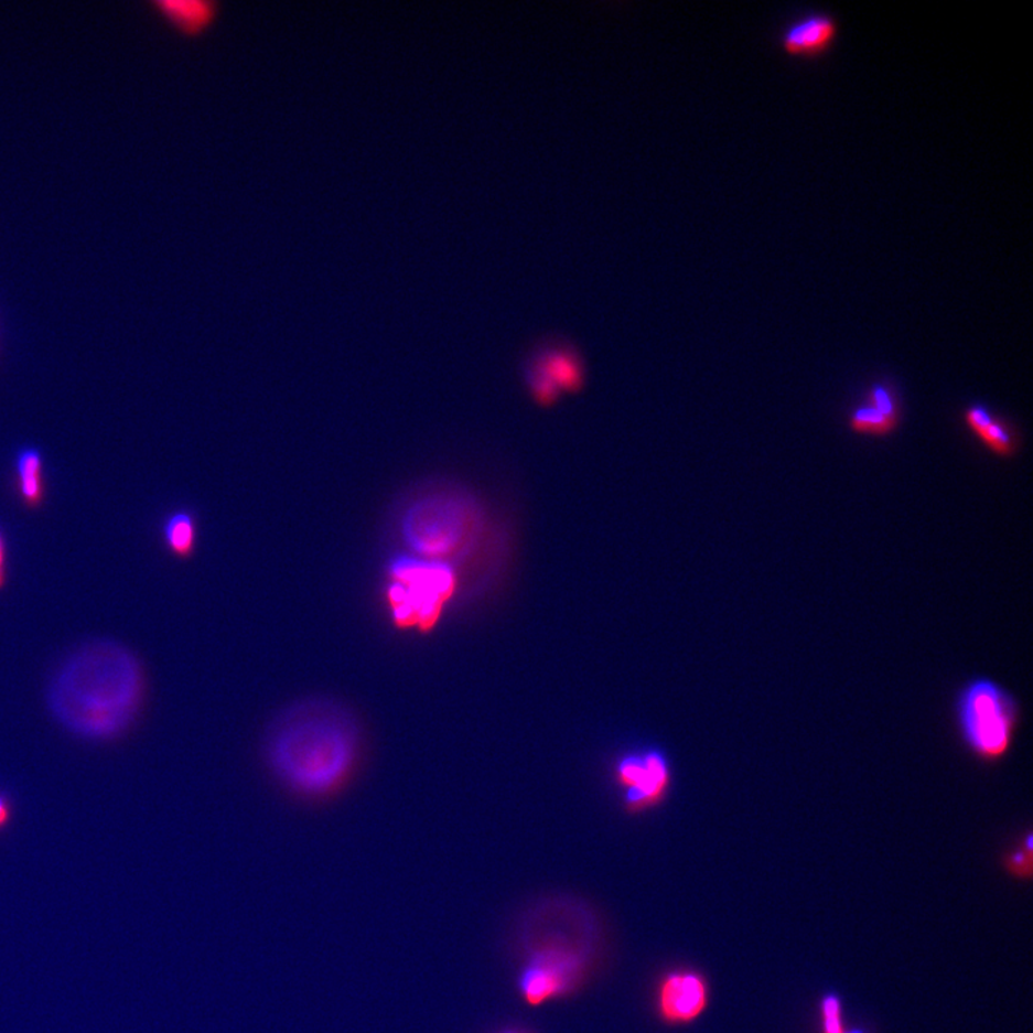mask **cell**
I'll list each match as a JSON object with an SVG mask.
<instances>
[{
	"label": "cell",
	"instance_id": "1",
	"mask_svg": "<svg viewBox=\"0 0 1033 1033\" xmlns=\"http://www.w3.org/2000/svg\"><path fill=\"white\" fill-rule=\"evenodd\" d=\"M146 676L130 647L109 637L85 642L46 687V708L80 740L109 741L130 730L144 702Z\"/></svg>",
	"mask_w": 1033,
	"mask_h": 1033
},
{
	"label": "cell",
	"instance_id": "2",
	"mask_svg": "<svg viewBox=\"0 0 1033 1033\" xmlns=\"http://www.w3.org/2000/svg\"><path fill=\"white\" fill-rule=\"evenodd\" d=\"M361 754L362 731L354 713L322 698L290 704L265 740L270 773L304 798H325L344 788Z\"/></svg>",
	"mask_w": 1033,
	"mask_h": 1033
},
{
	"label": "cell",
	"instance_id": "3",
	"mask_svg": "<svg viewBox=\"0 0 1033 1033\" xmlns=\"http://www.w3.org/2000/svg\"><path fill=\"white\" fill-rule=\"evenodd\" d=\"M485 527L484 508L460 488L432 487L412 495L397 517L407 553L426 559L460 561L473 553Z\"/></svg>",
	"mask_w": 1033,
	"mask_h": 1033
},
{
	"label": "cell",
	"instance_id": "4",
	"mask_svg": "<svg viewBox=\"0 0 1033 1033\" xmlns=\"http://www.w3.org/2000/svg\"><path fill=\"white\" fill-rule=\"evenodd\" d=\"M385 578L390 621L405 631L434 630L460 589V569L455 564L407 551L390 557Z\"/></svg>",
	"mask_w": 1033,
	"mask_h": 1033
},
{
	"label": "cell",
	"instance_id": "5",
	"mask_svg": "<svg viewBox=\"0 0 1033 1033\" xmlns=\"http://www.w3.org/2000/svg\"><path fill=\"white\" fill-rule=\"evenodd\" d=\"M961 744L983 764L1001 763L1009 754L1021 723V708L1011 690L989 676L966 680L954 704Z\"/></svg>",
	"mask_w": 1033,
	"mask_h": 1033
},
{
	"label": "cell",
	"instance_id": "6",
	"mask_svg": "<svg viewBox=\"0 0 1033 1033\" xmlns=\"http://www.w3.org/2000/svg\"><path fill=\"white\" fill-rule=\"evenodd\" d=\"M614 779L626 811L639 814L664 801L670 785V765L665 752L647 746L623 754L614 765Z\"/></svg>",
	"mask_w": 1033,
	"mask_h": 1033
},
{
	"label": "cell",
	"instance_id": "7",
	"mask_svg": "<svg viewBox=\"0 0 1033 1033\" xmlns=\"http://www.w3.org/2000/svg\"><path fill=\"white\" fill-rule=\"evenodd\" d=\"M582 960L569 951H539L518 978V992L528 1007H542L573 990L582 975Z\"/></svg>",
	"mask_w": 1033,
	"mask_h": 1033
},
{
	"label": "cell",
	"instance_id": "8",
	"mask_svg": "<svg viewBox=\"0 0 1033 1033\" xmlns=\"http://www.w3.org/2000/svg\"><path fill=\"white\" fill-rule=\"evenodd\" d=\"M525 378L532 397L539 402L550 403L583 383V365L573 347L545 345L528 359Z\"/></svg>",
	"mask_w": 1033,
	"mask_h": 1033
},
{
	"label": "cell",
	"instance_id": "9",
	"mask_svg": "<svg viewBox=\"0 0 1033 1033\" xmlns=\"http://www.w3.org/2000/svg\"><path fill=\"white\" fill-rule=\"evenodd\" d=\"M708 1004V982L697 970L688 968L669 970L656 984V1015L666 1025H690L703 1015Z\"/></svg>",
	"mask_w": 1033,
	"mask_h": 1033
},
{
	"label": "cell",
	"instance_id": "10",
	"mask_svg": "<svg viewBox=\"0 0 1033 1033\" xmlns=\"http://www.w3.org/2000/svg\"><path fill=\"white\" fill-rule=\"evenodd\" d=\"M903 398L890 378L873 380L847 413V427L854 435L889 438L903 422Z\"/></svg>",
	"mask_w": 1033,
	"mask_h": 1033
},
{
	"label": "cell",
	"instance_id": "11",
	"mask_svg": "<svg viewBox=\"0 0 1033 1033\" xmlns=\"http://www.w3.org/2000/svg\"><path fill=\"white\" fill-rule=\"evenodd\" d=\"M966 430L999 460H1013L1021 451L1022 437L1016 423L994 411L989 403L973 401L961 413Z\"/></svg>",
	"mask_w": 1033,
	"mask_h": 1033
},
{
	"label": "cell",
	"instance_id": "12",
	"mask_svg": "<svg viewBox=\"0 0 1033 1033\" xmlns=\"http://www.w3.org/2000/svg\"><path fill=\"white\" fill-rule=\"evenodd\" d=\"M840 25L828 12H809L784 28L781 51L792 58L814 60L826 55L839 37Z\"/></svg>",
	"mask_w": 1033,
	"mask_h": 1033
},
{
	"label": "cell",
	"instance_id": "13",
	"mask_svg": "<svg viewBox=\"0 0 1033 1033\" xmlns=\"http://www.w3.org/2000/svg\"><path fill=\"white\" fill-rule=\"evenodd\" d=\"M151 7L181 35L195 37L217 21L223 3L218 0H154Z\"/></svg>",
	"mask_w": 1033,
	"mask_h": 1033
},
{
	"label": "cell",
	"instance_id": "14",
	"mask_svg": "<svg viewBox=\"0 0 1033 1033\" xmlns=\"http://www.w3.org/2000/svg\"><path fill=\"white\" fill-rule=\"evenodd\" d=\"M17 489L23 506L36 509L45 503V459L37 446L25 445L15 456Z\"/></svg>",
	"mask_w": 1033,
	"mask_h": 1033
},
{
	"label": "cell",
	"instance_id": "15",
	"mask_svg": "<svg viewBox=\"0 0 1033 1033\" xmlns=\"http://www.w3.org/2000/svg\"><path fill=\"white\" fill-rule=\"evenodd\" d=\"M161 536L171 555L180 560L190 559L197 550V517L190 509H175L164 518Z\"/></svg>",
	"mask_w": 1033,
	"mask_h": 1033
},
{
	"label": "cell",
	"instance_id": "16",
	"mask_svg": "<svg viewBox=\"0 0 1033 1033\" xmlns=\"http://www.w3.org/2000/svg\"><path fill=\"white\" fill-rule=\"evenodd\" d=\"M1008 870L1018 878H1030L1032 871V835L1030 831L1007 859Z\"/></svg>",
	"mask_w": 1033,
	"mask_h": 1033
},
{
	"label": "cell",
	"instance_id": "17",
	"mask_svg": "<svg viewBox=\"0 0 1033 1033\" xmlns=\"http://www.w3.org/2000/svg\"><path fill=\"white\" fill-rule=\"evenodd\" d=\"M839 1003L835 999H828L824 1004V1016H826V1033H844L841 1030Z\"/></svg>",
	"mask_w": 1033,
	"mask_h": 1033
},
{
	"label": "cell",
	"instance_id": "18",
	"mask_svg": "<svg viewBox=\"0 0 1033 1033\" xmlns=\"http://www.w3.org/2000/svg\"><path fill=\"white\" fill-rule=\"evenodd\" d=\"M7 541L0 531V589L7 583Z\"/></svg>",
	"mask_w": 1033,
	"mask_h": 1033
},
{
	"label": "cell",
	"instance_id": "19",
	"mask_svg": "<svg viewBox=\"0 0 1033 1033\" xmlns=\"http://www.w3.org/2000/svg\"><path fill=\"white\" fill-rule=\"evenodd\" d=\"M12 817V806L9 803V799L4 797L3 794H0V828L8 826V822L11 821Z\"/></svg>",
	"mask_w": 1033,
	"mask_h": 1033
},
{
	"label": "cell",
	"instance_id": "20",
	"mask_svg": "<svg viewBox=\"0 0 1033 1033\" xmlns=\"http://www.w3.org/2000/svg\"><path fill=\"white\" fill-rule=\"evenodd\" d=\"M499 1033H527V1032H521V1031H503V1032H499Z\"/></svg>",
	"mask_w": 1033,
	"mask_h": 1033
}]
</instances>
